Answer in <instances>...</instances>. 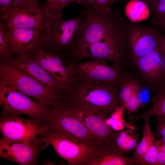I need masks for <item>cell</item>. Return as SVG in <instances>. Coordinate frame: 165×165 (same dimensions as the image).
<instances>
[{"mask_svg": "<svg viewBox=\"0 0 165 165\" xmlns=\"http://www.w3.org/2000/svg\"><path fill=\"white\" fill-rule=\"evenodd\" d=\"M119 85V82L98 83L77 79L63 100L90 107L108 119L122 105Z\"/></svg>", "mask_w": 165, "mask_h": 165, "instance_id": "obj_1", "label": "cell"}, {"mask_svg": "<svg viewBox=\"0 0 165 165\" xmlns=\"http://www.w3.org/2000/svg\"><path fill=\"white\" fill-rule=\"evenodd\" d=\"M86 16L83 10L76 17L68 20L47 15L43 49L61 57L77 45L83 32Z\"/></svg>", "mask_w": 165, "mask_h": 165, "instance_id": "obj_2", "label": "cell"}, {"mask_svg": "<svg viewBox=\"0 0 165 165\" xmlns=\"http://www.w3.org/2000/svg\"><path fill=\"white\" fill-rule=\"evenodd\" d=\"M86 23L77 48L107 39H122L125 36L126 20L120 11L112 9L106 13L83 10Z\"/></svg>", "mask_w": 165, "mask_h": 165, "instance_id": "obj_3", "label": "cell"}, {"mask_svg": "<svg viewBox=\"0 0 165 165\" xmlns=\"http://www.w3.org/2000/svg\"><path fill=\"white\" fill-rule=\"evenodd\" d=\"M43 124L48 132L79 140L95 150L105 146L71 113L63 101L51 107Z\"/></svg>", "mask_w": 165, "mask_h": 165, "instance_id": "obj_4", "label": "cell"}, {"mask_svg": "<svg viewBox=\"0 0 165 165\" xmlns=\"http://www.w3.org/2000/svg\"><path fill=\"white\" fill-rule=\"evenodd\" d=\"M62 57L66 64L77 63L84 59H102L113 63L123 72L130 71L125 53V40L107 39L73 49Z\"/></svg>", "mask_w": 165, "mask_h": 165, "instance_id": "obj_5", "label": "cell"}, {"mask_svg": "<svg viewBox=\"0 0 165 165\" xmlns=\"http://www.w3.org/2000/svg\"><path fill=\"white\" fill-rule=\"evenodd\" d=\"M0 84L33 98L43 105L51 107L60 100L51 89L2 60L0 61Z\"/></svg>", "mask_w": 165, "mask_h": 165, "instance_id": "obj_6", "label": "cell"}, {"mask_svg": "<svg viewBox=\"0 0 165 165\" xmlns=\"http://www.w3.org/2000/svg\"><path fill=\"white\" fill-rule=\"evenodd\" d=\"M130 70L152 94L165 84V59L160 45L129 63Z\"/></svg>", "mask_w": 165, "mask_h": 165, "instance_id": "obj_7", "label": "cell"}, {"mask_svg": "<svg viewBox=\"0 0 165 165\" xmlns=\"http://www.w3.org/2000/svg\"><path fill=\"white\" fill-rule=\"evenodd\" d=\"M162 35L153 26L126 20L125 53L129 63L160 46Z\"/></svg>", "mask_w": 165, "mask_h": 165, "instance_id": "obj_8", "label": "cell"}, {"mask_svg": "<svg viewBox=\"0 0 165 165\" xmlns=\"http://www.w3.org/2000/svg\"><path fill=\"white\" fill-rule=\"evenodd\" d=\"M26 95L0 84V105L1 116L11 113L23 114L43 124L52 107L42 105Z\"/></svg>", "mask_w": 165, "mask_h": 165, "instance_id": "obj_9", "label": "cell"}, {"mask_svg": "<svg viewBox=\"0 0 165 165\" xmlns=\"http://www.w3.org/2000/svg\"><path fill=\"white\" fill-rule=\"evenodd\" d=\"M44 4L38 0L14 8L0 16L5 31L15 28L44 30L47 16Z\"/></svg>", "mask_w": 165, "mask_h": 165, "instance_id": "obj_10", "label": "cell"}, {"mask_svg": "<svg viewBox=\"0 0 165 165\" xmlns=\"http://www.w3.org/2000/svg\"><path fill=\"white\" fill-rule=\"evenodd\" d=\"M20 114L11 113L1 116L0 130L2 138L9 141H32L44 135L47 127L32 119L20 116Z\"/></svg>", "mask_w": 165, "mask_h": 165, "instance_id": "obj_11", "label": "cell"}, {"mask_svg": "<svg viewBox=\"0 0 165 165\" xmlns=\"http://www.w3.org/2000/svg\"><path fill=\"white\" fill-rule=\"evenodd\" d=\"M69 110L105 146L114 144L116 130L107 123L108 119L95 109L88 106L63 101Z\"/></svg>", "mask_w": 165, "mask_h": 165, "instance_id": "obj_12", "label": "cell"}, {"mask_svg": "<svg viewBox=\"0 0 165 165\" xmlns=\"http://www.w3.org/2000/svg\"><path fill=\"white\" fill-rule=\"evenodd\" d=\"M49 143L44 136L32 141H13L0 139V156L21 165H36L38 156Z\"/></svg>", "mask_w": 165, "mask_h": 165, "instance_id": "obj_13", "label": "cell"}, {"mask_svg": "<svg viewBox=\"0 0 165 165\" xmlns=\"http://www.w3.org/2000/svg\"><path fill=\"white\" fill-rule=\"evenodd\" d=\"M32 56L60 83L64 91L65 97L77 79L73 64H66L61 57L42 48Z\"/></svg>", "mask_w": 165, "mask_h": 165, "instance_id": "obj_14", "label": "cell"}, {"mask_svg": "<svg viewBox=\"0 0 165 165\" xmlns=\"http://www.w3.org/2000/svg\"><path fill=\"white\" fill-rule=\"evenodd\" d=\"M44 137L68 165H84L87 159L95 150L79 140L47 131Z\"/></svg>", "mask_w": 165, "mask_h": 165, "instance_id": "obj_15", "label": "cell"}, {"mask_svg": "<svg viewBox=\"0 0 165 165\" xmlns=\"http://www.w3.org/2000/svg\"><path fill=\"white\" fill-rule=\"evenodd\" d=\"M2 60L12 67L25 72L51 89L60 100L63 99L65 93L61 84L36 62L31 55L21 53Z\"/></svg>", "mask_w": 165, "mask_h": 165, "instance_id": "obj_16", "label": "cell"}, {"mask_svg": "<svg viewBox=\"0 0 165 165\" xmlns=\"http://www.w3.org/2000/svg\"><path fill=\"white\" fill-rule=\"evenodd\" d=\"M105 61L92 59L72 63L77 79L98 83L119 82L123 72L113 64L109 65Z\"/></svg>", "mask_w": 165, "mask_h": 165, "instance_id": "obj_17", "label": "cell"}, {"mask_svg": "<svg viewBox=\"0 0 165 165\" xmlns=\"http://www.w3.org/2000/svg\"><path fill=\"white\" fill-rule=\"evenodd\" d=\"M5 31L9 46L10 57L23 53L32 56L40 49H43L45 29L19 28Z\"/></svg>", "mask_w": 165, "mask_h": 165, "instance_id": "obj_18", "label": "cell"}, {"mask_svg": "<svg viewBox=\"0 0 165 165\" xmlns=\"http://www.w3.org/2000/svg\"><path fill=\"white\" fill-rule=\"evenodd\" d=\"M143 86L130 71L123 72L119 82V98L121 105L130 115L142 105L140 93Z\"/></svg>", "mask_w": 165, "mask_h": 165, "instance_id": "obj_19", "label": "cell"}, {"mask_svg": "<svg viewBox=\"0 0 165 165\" xmlns=\"http://www.w3.org/2000/svg\"><path fill=\"white\" fill-rule=\"evenodd\" d=\"M135 163L134 157L125 156L113 144L94 150L84 165H132Z\"/></svg>", "mask_w": 165, "mask_h": 165, "instance_id": "obj_20", "label": "cell"}, {"mask_svg": "<svg viewBox=\"0 0 165 165\" xmlns=\"http://www.w3.org/2000/svg\"><path fill=\"white\" fill-rule=\"evenodd\" d=\"M150 100L151 108L146 112L134 116L136 119L157 116V119L165 120V84L155 92Z\"/></svg>", "mask_w": 165, "mask_h": 165, "instance_id": "obj_21", "label": "cell"}, {"mask_svg": "<svg viewBox=\"0 0 165 165\" xmlns=\"http://www.w3.org/2000/svg\"><path fill=\"white\" fill-rule=\"evenodd\" d=\"M136 133L130 130H116L113 143L123 154L135 148L138 145Z\"/></svg>", "mask_w": 165, "mask_h": 165, "instance_id": "obj_22", "label": "cell"}, {"mask_svg": "<svg viewBox=\"0 0 165 165\" xmlns=\"http://www.w3.org/2000/svg\"><path fill=\"white\" fill-rule=\"evenodd\" d=\"M149 118H144V124L143 129V135L140 142L138 144L135 148L134 156V158L136 160L141 157L147 151L154 142L156 138L152 133L149 124Z\"/></svg>", "mask_w": 165, "mask_h": 165, "instance_id": "obj_23", "label": "cell"}, {"mask_svg": "<svg viewBox=\"0 0 165 165\" xmlns=\"http://www.w3.org/2000/svg\"><path fill=\"white\" fill-rule=\"evenodd\" d=\"M44 4L47 15L52 18H62L64 8L72 3L79 4L78 0H46Z\"/></svg>", "mask_w": 165, "mask_h": 165, "instance_id": "obj_24", "label": "cell"}, {"mask_svg": "<svg viewBox=\"0 0 165 165\" xmlns=\"http://www.w3.org/2000/svg\"><path fill=\"white\" fill-rule=\"evenodd\" d=\"M86 9H92L101 12L106 13L111 10L114 4L125 2V0H78Z\"/></svg>", "mask_w": 165, "mask_h": 165, "instance_id": "obj_25", "label": "cell"}, {"mask_svg": "<svg viewBox=\"0 0 165 165\" xmlns=\"http://www.w3.org/2000/svg\"><path fill=\"white\" fill-rule=\"evenodd\" d=\"M155 140L143 155L139 158L135 160V164L157 165V148Z\"/></svg>", "mask_w": 165, "mask_h": 165, "instance_id": "obj_26", "label": "cell"}, {"mask_svg": "<svg viewBox=\"0 0 165 165\" xmlns=\"http://www.w3.org/2000/svg\"><path fill=\"white\" fill-rule=\"evenodd\" d=\"M10 57L9 47L6 33L3 23L0 22V60Z\"/></svg>", "mask_w": 165, "mask_h": 165, "instance_id": "obj_27", "label": "cell"}, {"mask_svg": "<svg viewBox=\"0 0 165 165\" xmlns=\"http://www.w3.org/2000/svg\"><path fill=\"white\" fill-rule=\"evenodd\" d=\"M34 0H0V16L17 7L28 4Z\"/></svg>", "mask_w": 165, "mask_h": 165, "instance_id": "obj_28", "label": "cell"}, {"mask_svg": "<svg viewBox=\"0 0 165 165\" xmlns=\"http://www.w3.org/2000/svg\"><path fill=\"white\" fill-rule=\"evenodd\" d=\"M153 21L156 23L165 17V0H156L152 11Z\"/></svg>", "mask_w": 165, "mask_h": 165, "instance_id": "obj_29", "label": "cell"}, {"mask_svg": "<svg viewBox=\"0 0 165 165\" xmlns=\"http://www.w3.org/2000/svg\"><path fill=\"white\" fill-rule=\"evenodd\" d=\"M155 141L157 148V165H165V143L156 138Z\"/></svg>", "mask_w": 165, "mask_h": 165, "instance_id": "obj_30", "label": "cell"}, {"mask_svg": "<svg viewBox=\"0 0 165 165\" xmlns=\"http://www.w3.org/2000/svg\"><path fill=\"white\" fill-rule=\"evenodd\" d=\"M157 119L154 134L158 138V139L165 143V120Z\"/></svg>", "mask_w": 165, "mask_h": 165, "instance_id": "obj_31", "label": "cell"}, {"mask_svg": "<svg viewBox=\"0 0 165 165\" xmlns=\"http://www.w3.org/2000/svg\"><path fill=\"white\" fill-rule=\"evenodd\" d=\"M145 3L149 9L152 11L156 0H139Z\"/></svg>", "mask_w": 165, "mask_h": 165, "instance_id": "obj_32", "label": "cell"}, {"mask_svg": "<svg viewBox=\"0 0 165 165\" xmlns=\"http://www.w3.org/2000/svg\"><path fill=\"white\" fill-rule=\"evenodd\" d=\"M160 46L165 59V35H162L160 39Z\"/></svg>", "mask_w": 165, "mask_h": 165, "instance_id": "obj_33", "label": "cell"}, {"mask_svg": "<svg viewBox=\"0 0 165 165\" xmlns=\"http://www.w3.org/2000/svg\"><path fill=\"white\" fill-rule=\"evenodd\" d=\"M156 23L158 24L160 28L165 33V17L157 22Z\"/></svg>", "mask_w": 165, "mask_h": 165, "instance_id": "obj_34", "label": "cell"}, {"mask_svg": "<svg viewBox=\"0 0 165 165\" xmlns=\"http://www.w3.org/2000/svg\"><path fill=\"white\" fill-rule=\"evenodd\" d=\"M126 1L127 0H125Z\"/></svg>", "mask_w": 165, "mask_h": 165, "instance_id": "obj_35", "label": "cell"}]
</instances>
